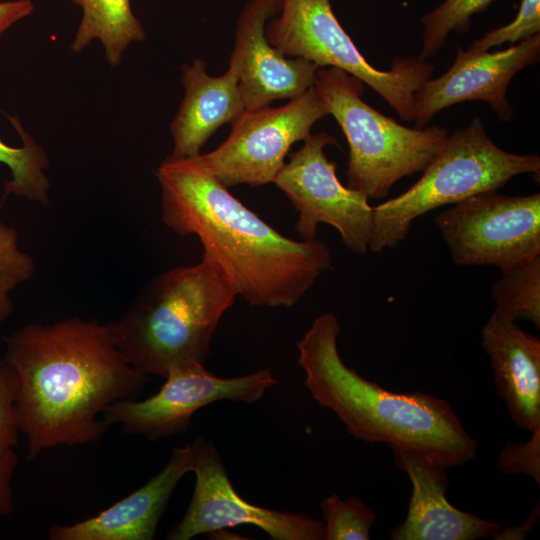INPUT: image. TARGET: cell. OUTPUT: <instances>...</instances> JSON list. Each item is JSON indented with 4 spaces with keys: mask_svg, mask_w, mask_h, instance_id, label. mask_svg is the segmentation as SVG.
<instances>
[{
    "mask_svg": "<svg viewBox=\"0 0 540 540\" xmlns=\"http://www.w3.org/2000/svg\"><path fill=\"white\" fill-rule=\"evenodd\" d=\"M5 342L19 377L14 415L29 460L58 445L97 442L108 428L99 416L149 381L117 348L110 324L96 319L27 324Z\"/></svg>",
    "mask_w": 540,
    "mask_h": 540,
    "instance_id": "cell-1",
    "label": "cell"
},
{
    "mask_svg": "<svg viewBox=\"0 0 540 540\" xmlns=\"http://www.w3.org/2000/svg\"><path fill=\"white\" fill-rule=\"evenodd\" d=\"M155 174L164 224L181 236L195 235L203 255L223 269L250 305L293 307L331 268L324 242L282 235L194 158L167 156Z\"/></svg>",
    "mask_w": 540,
    "mask_h": 540,
    "instance_id": "cell-2",
    "label": "cell"
},
{
    "mask_svg": "<svg viewBox=\"0 0 540 540\" xmlns=\"http://www.w3.org/2000/svg\"><path fill=\"white\" fill-rule=\"evenodd\" d=\"M337 317L324 313L297 342L304 385L316 402L332 410L354 438L383 442L444 468L476 455L477 441L450 404L420 391L398 393L365 379L341 359Z\"/></svg>",
    "mask_w": 540,
    "mask_h": 540,
    "instance_id": "cell-3",
    "label": "cell"
},
{
    "mask_svg": "<svg viewBox=\"0 0 540 540\" xmlns=\"http://www.w3.org/2000/svg\"><path fill=\"white\" fill-rule=\"evenodd\" d=\"M237 296L223 269L202 255L197 264L147 281L109 322L114 342L127 362L148 376L165 378L174 367L204 364L219 321Z\"/></svg>",
    "mask_w": 540,
    "mask_h": 540,
    "instance_id": "cell-4",
    "label": "cell"
},
{
    "mask_svg": "<svg viewBox=\"0 0 540 540\" xmlns=\"http://www.w3.org/2000/svg\"><path fill=\"white\" fill-rule=\"evenodd\" d=\"M539 173V155L501 149L476 116L467 127L449 134L415 184L373 207L369 250L377 253L395 248L406 238L413 221L430 211L495 192L517 175Z\"/></svg>",
    "mask_w": 540,
    "mask_h": 540,
    "instance_id": "cell-5",
    "label": "cell"
},
{
    "mask_svg": "<svg viewBox=\"0 0 540 540\" xmlns=\"http://www.w3.org/2000/svg\"><path fill=\"white\" fill-rule=\"evenodd\" d=\"M349 146L347 187L368 199L385 198L401 178L423 171L449 132L439 126L409 128L362 99L363 82L335 67L317 69L314 85Z\"/></svg>",
    "mask_w": 540,
    "mask_h": 540,
    "instance_id": "cell-6",
    "label": "cell"
},
{
    "mask_svg": "<svg viewBox=\"0 0 540 540\" xmlns=\"http://www.w3.org/2000/svg\"><path fill=\"white\" fill-rule=\"evenodd\" d=\"M269 43L283 55L319 68L335 67L377 92L405 121L414 120V96L434 66L419 56L396 57L389 70L373 67L338 22L330 0H282L266 25Z\"/></svg>",
    "mask_w": 540,
    "mask_h": 540,
    "instance_id": "cell-7",
    "label": "cell"
},
{
    "mask_svg": "<svg viewBox=\"0 0 540 540\" xmlns=\"http://www.w3.org/2000/svg\"><path fill=\"white\" fill-rule=\"evenodd\" d=\"M434 222L457 265H490L503 273L540 256L539 193L477 194L437 214Z\"/></svg>",
    "mask_w": 540,
    "mask_h": 540,
    "instance_id": "cell-8",
    "label": "cell"
},
{
    "mask_svg": "<svg viewBox=\"0 0 540 540\" xmlns=\"http://www.w3.org/2000/svg\"><path fill=\"white\" fill-rule=\"evenodd\" d=\"M326 115L313 86L282 106L245 110L222 144L194 159L227 188L273 183L292 145L311 135L313 125Z\"/></svg>",
    "mask_w": 540,
    "mask_h": 540,
    "instance_id": "cell-9",
    "label": "cell"
},
{
    "mask_svg": "<svg viewBox=\"0 0 540 540\" xmlns=\"http://www.w3.org/2000/svg\"><path fill=\"white\" fill-rule=\"evenodd\" d=\"M274 179L298 212L295 230L301 240L316 239L321 223L334 227L344 245L357 255L369 250L373 229V206L368 197L344 186L338 179L336 164L324 152L336 145L335 137L323 131L309 135Z\"/></svg>",
    "mask_w": 540,
    "mask_h": 540,
    "instance_id": "cell-10",
    "label": "cell"
},
{
    "mask_svg": "<svg viewBox=\"0 0 540 540\" xmlns=\"http://www.w3.org/2000/svg\"><path fill=\"white\" fill-rule=\"evenodd\" d=\"M165 379L160 390L144 400L122 399L111 404L102 415L105 424H119L124 434L156 441L186 432L194 413L210 403H254L277 384L269 369L224 378L202 363L174 367Z\"/></svg>",
    "mask_w": 540,
    "mask_h": 540,
    "instance_id": "cell-11",
    "label": "cell"
},
{
    "mask_svg": "<svg viewBox=\"0 0 540 540\" xmlns=\"http://www.w3.org/2000/svg\"><path fill=\"white\" fill-rule=\"evenodd\" d=\"M190 445L194 492L184 516L168 533V540H190L242 524L262 529L273 540H324V522L242 499L233 488L212 441L198 436Z\"/></svg>",
    "mask_w": 540,
    "mask_h": 540,
    "instance_id": "cell-12",
    "label": "cell"
},
{
    "mask_svg": "<svg viewBox=\"0 0 540 540\" xmlns=\"http://www.w3.org/2000/svg\"><path fill=\"white\" fill-rule=\"evenodd\" d=\"M540 58V34L494 52L464 51L457 47L451 67L440 77L427 79L414 96L416 128L425 127L443 109L467 101H485L503 122L514 110L507 89L514 76Z\"/></svg>",
    "mask_w": 540,
    "mask_h": 540,
    "instance_id": "cell-13",
    "label": "cell"
},
{
    "mask_svg": "<svg viewBox=\"0 0 540 540\" xmlns=\"http://www.w3.org/2000/svg\"><path fill=\"white\" fill-rule=\"evenodd\" d=\"M282 0H248L240 12L228 67L237 77L246 110L292 99L315 85L316 64L283 55L266 37V25Z\"/></svg>",
    "mask_w": 540,
    "mask_h": 540,
    "instance_id": "cell-14",
    "label": "cell"
},
{
    "mask_svg": "<svg viewBox=\"0 0 540 540\" xmlns=\"http://www.w3.org/2000/svg\"><path fill=\"white\" fill-rule=\"evenodd\" d=\"M395 464L411 483L405 520L390 531L393 540H476L494 536L500 523L454 507L446 497L445 469L417 453L390 447Z\"/></svg>",
    "mask_w": 540,
    "mask_h": 540,
    "instance_id": "cell-15",
    "label": "cell"
},
{
    "mask_svg": "<svg viewBox=\"0 0 540 540\" xmlns=\"http://www.w3.org/2000/svg\"><path fill=\"white\" fill-rule=\"evenodd\" d=\"M192 468L190 444L175 447L164 468L107 509L70 525L54 524L50 540H152L180 479Z\"/></svg>",
    "mask_w": 540,
    "mask_h": 540,
    "instance_id": "cell-16",
    "label": "cell"
},
{
    "mask_svg": "<svg viewBox=\"0 0 540 540\" xmlns=\"http://www.w3.org/2000/svg\"><path fill=\"white\" fill-rule=\"evenodd\" d=\"M497 394L513 422L534 431L540 427V339L516 321L493 311L481 331Z\"/></svg>",
    "mask_w": 540,
    "mask_h": 540,
    "instance_id": "cell-17",
    "label": "cell"
},
{
    "mask_svg": "<svg viewBox=\"0 0 540 540\" xmlns=\"http://www.w3.org/2000/svg\"><path fill=\"white\" fill-rule=\"evenodd\" d=\"M184 97L170 124L172 159L195 158L202 147L223 125L231 124L245 110L235 71L228 69L219 76L207 71L202 59L182 68Z\"/></svg>",
    "mask_w": 540,
    "mask_h": 540,
    "instance_id": "cell-18",
    "label": "cell"
},
{
    "mask_svg": "<svg viewBox=\"0 0 540 540\" xmlns=\"http://www.w3.org/2000/svg\"><path fill=\"white\" fill-rule=\"evenodd\" d=\"M82 16L71 42L79 53L92 41L99 40L107 62L116 67L128 46L146 38L142 23L134 14L130 0H71Z\"/></svg>",
    "mask_w": 540,
    "mask_h": 540,
    "instance_id": "cell-19",
    "label": "cell"
},
{
    "mask_svg": "<svg viewBox=\"0 0 540 540\" xmlns=\"http://www.w3.org/2000/svg\"><path fill=\"white\" fill-rule=\"evenodd\" d=\"M9 120L23 144L12 147L0 138V166L6 165L11 173V179L4 182L3 197L14 195L47 205L50 181L45 170L49 165L48 158L17 117H9Z\"/></svg>",
    "mask_w": 540,
    "mask_h": 540,
    "instance_id": "cell-20",
    "label": "cell"
},
{
    "mask_svg": "<svg viewBox=\"0 0 540 540\" xmlns=\"http://www.w3.org/2000/svg\"><path fill=\"white\" fill-rule=\"evenodd\" d=\"M495 311L540 328V256L502 273L491 288Z\"/></svg>",
    "mask_w": 540,
    "mask_h": 540,
    "instance_id": "cell-21",
    "label": "cell"
},
{
    "mask_svg": "<svg viewBox=\"0 0 540 540\" xmlns=\"http://www.w3.org/2000/svg\"><path fill=\"white\" fill-rule=\"evenodd\" d=\"M495 0H444L422 19V46L419 57L423 60L442 48L449 33L467 32L471 17L483 12Z\"/></svg>",
    "mask_w": 540,
    "mask_h": 540,
    "instance_id": "cell-22",
    "label": "cell"
},
{
    "mask_svg": "<svg viewBox=\"0 0 540 540\" xmlns=\"http://www.w3.org/2000/svg\"><path fill=\"white\" fill-rule=\"evenodd\" d=\"M324 517V540H368L376 513L359 497L341 499L337 494L321 502Z\"/></svg>",
    "mask_w": 540,
    "mask_h": 540,
    "instance_id": "cell-23",
    "label": "cell"
},
{
    "mask_svg": "<svg viewBox=\"0 0 540 540\" xmlns=\"http://www.w3.org/2000/svg\"><path fill=\"white\" fill-rule=\"evenodd\" d=\"M35 269L33 258L19 247L16 229L0 221V323L14 311L10 292L31 279Z\"/></svg>",
    "mask_w": 540,
    "mask_h": 540,
    "instance_id": "cell-24",
    "label": "cell"
},
{
    "mask_svg": "<svg viewBox=\"0 0 540 540\" xmlns=\"http://www.w3.org/2000/svg\"><path fill=\"white\" fill-rule=\"evenodd\" d=\"M540 32V0H521L515 18L475 40L469 50L488 51L506 42L514 45Z\"/></svg>",
    "mask_w": 540,
    "mask_h": 540,
    "instance_id": "cell-25",
    "label": "cell"
},
{
    "mask_svg": "<svg viewBox=\"0 0 540 540\" xmlns=\"http://www.w3.org/2000/svg\"><path fill=\"white\" fill-rule=\"evenodd\" d=\"M498 468L506 474H525L540 485V427L532 431L525 443L508 441L497 459Z\"/></svg>",
    "mask_w": 540,
    "mask_h": 540,
    "instance_id": "cell-26",
    "label": "cell"
},
{
    "mask_svg": "<svg viewBox=\"0 0 540 540\" xmlns=\"http://www.w3.org/2000/svg\"><path fill=\"white\" fill-rule=\"evenodd\" d=\"M19 391V377L15 368L0 358V436L16 446L19 429L14 415V405Z\"/></svg>",
    "mask_w": 540,
    "mask_h": 540,
    "instance_id": "cell-27",
    "label": "cell"
},
{
    "mask_svg": "<svg viewBox=\"0 0 540 540\" xmlns=\"http://www.w3.org/2000/svg\"><path fill=\"white\" fill-rule=\"evenodd\" d=\"M18 462L14 446L0 436V517L11 514L14 509L11 482Z\"/></svg>",
    "mask_w": 540,
    "mask_h": 540,
    "instance_id": "cell-28",
    "label": "cell"
},
{
    "mask_svg": "<svg viewBox=\"0 0 540 540\" xmlns=\"http://www.w3.org/2000/svg\"><path fill=\"white\" fill-rule=\"evenodd\" d=\"M34 11L31 0H0V39L15 24Z\"/></svg>",
    "mask_w": 540,
    "mask_h": 540,
    "instance_id": "cell-29",
    "label": "cell"
},
{
    "mask_svg": "<svg viewBox=\"0 0 540 540\" xmlns=\"http://www.w3.org/2000/svg\"><path fill=\"white\" fill-rule=\"evenodd\" d=\"M539 502L531 511L529 516L519 525L508 527L502 530L501 528L493 536L496 540H519L523 539L530 529L536 524L539 519Z\"/></svg>",
    "mask_w": 540,
    "mask_h": 540,
    "instance_id": "cell-30",
    "label": "cell"
}]
</instances>
